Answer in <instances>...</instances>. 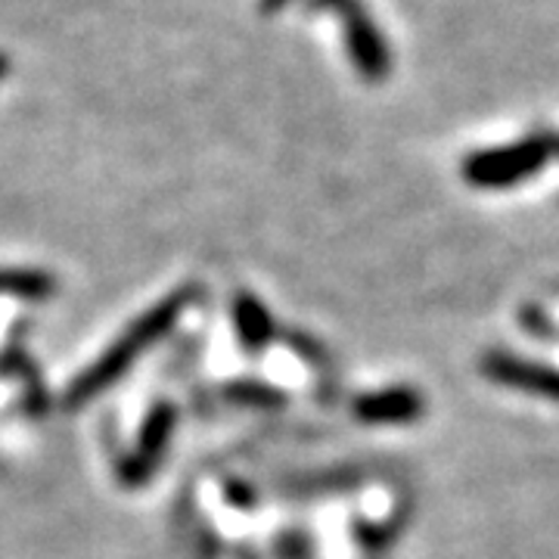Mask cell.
<instances>
[{"instance_id": "cell-1", "label": "cell", "mask_w": 559, "mask_h": 559, "mask_svg": "<svg viewBox=\"0 0 559 559\" xmlns=\"http://www.w3.org/2000/svg\"><path fill=\"white\" fill-rule=\"evenodd\" d=\"M554 153H557V140L547 134L516 140L498 150H481L463 162V180L479 190H507L513 183L535 178Z\"/></svg>"}, {"instance_id": "cell-2", "label": "cell", "mask_w": 559, "mask_h": 559, "mask_svg": "<svg viewBox=\"0 0 559 559\" xmlns=\"http://www.w3.org/2000/svg\"><path fill=\"white\" fill-rule=\"evenodd\" d=\"M345 22V40H348V53L358 66V72L367 81H382L392 69V57H389V44L377 28V22L367 16V10L358 0H342L336 7Z\"/></svg>"}, {"instance_id": "cell-3", "label": "cell", "mask_w": 559, "mask_h": 559, "mask_svg": "<svg viewBox=\"0 0 559 559\" xmlns=\"http://www.w3.org/2000/svg\"><path fill=\"white\" fill-rule=\"evenodd\" d=\"M481 373L507 389H520V392H532L540 399L559 401V370L538 364V360L516 358L510 352H488L481 358Z\"/></svg>"}, {"instance_id": "cell-4", "label": "cell", "mask_w": 559, "mask_h": 559, "mask_svg": "<svg viewBox=\"0 0 559 559\" xmlns=\"http://www.w3.org/2000/svg\"><path fill=\"white\" fill-rule=\"evenodd\" d=\"M423 414H426V401L417 389H407V385L367 392L355 401V417L367 426H407Z\"/></svg>"}, {"instance_id": "cell-5", "label": "cell", "mask_w": 559, "mask_h": 559, "mask_svg": "<svg viewBox=\"0 0 559 559\" xmlns=\"http://www.w3.org/2000/svg\"><path fill=\"white\" fill-rule=\"evenodd\" d=\"M286 0H267V7H283Z\"/></svg>"}, {"instance_id": "cell-6", "label": "cell", "mask_w": 559, "mask_h": 559, "mask_svg": "<svg viewBox=\"0 0 559 559\" xmlns=\"http://www.w3.org/2000/svg\"><path fill=\"white\" fill-rule=\"evenodd\" d=\"M557 150H559V143H557Z\"/></svg>"}]
</instances>
